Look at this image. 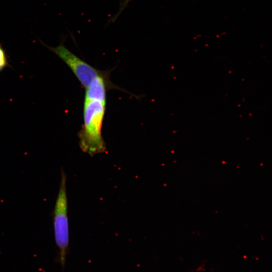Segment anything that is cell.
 Segmentation results:
<instances>
[{
    "mask_svg": "<svg viewBox=\"0 0 272 272\" xmlns=\"http://www.w3.org/2000/svg\"><path fill=\"white\" fill-rule=\"evenodd\" d=\"M106 104V100L84 99L83 124L78 133L79 144L81 150L92 157L106 150L102 135Z\"/></svg>",
    "mask_w": 272,
    "mask_h": 272,
    "instance_id": "obj_1",
    "label": "cell"
},
{
    "mask_svg": "<svg viewBox=\"0 0 272 272\" xmlns=\"http://www.w3.org/2000/svg\"><path fill=\"white\" fill-rule=\"evenodd\" d=\"M61 179L53 212L54 239L59 251V260L63 270L69 244V228L67 216L66 175L62 168Z\"/></svg>",
    "mask_w": 272,
    "mask_h": 272,
    "instance_id": "obj_2",
    "label": "cell"
},
{
    "mask_svg": "<svg viewBox=\"0 0 272 272\" xmlns=\"http://www.w3.org/2000/svg\"><path fill=\"white\" fill-rule=\"evenodd\" d=\"M48 48L58 56L71 70L82 86L86 89L97 77L109 74L92 66L74 54L63 44Z\"/></svg>",
    "mask_w": 272,
    "mask_h": 272,
    "instance_id": "obj_3",
    "label": "cell"
},
{
    "mask_svg": "<svg viewBox=\"0 0 272 272\" xmlns=\"http://www.w3.org/2000/svg\"><path fill=\"white\" fill-rule=\"evenodd\" d=\"M9 65L6 52L0 44V73Z\"/></svg>",
    "mask_w": 272,
    "mask_h": 272,
    "instance_id": "obj_4",
    "label": "cell"
}]
</instances>
